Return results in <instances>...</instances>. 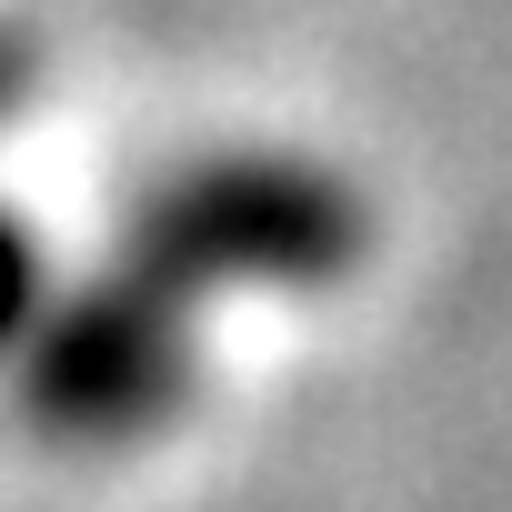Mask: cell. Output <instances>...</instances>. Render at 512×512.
<instances>
[{"label":"cell","instance_id":"6da1fadb","mask_svg":"<svg viewBox=\"0 0 512 512\" xmlns=\"http://www.w3.org/2000/svg\"><path fill=\"white\" fill-rule=\"evenodd\" d=\"M362 201L312 171V161H191L171 181L141 191L121 262H141L151 282H171L181 302L211 282H342L362 262Z\"/></svg>","mask_w":512,"mask_h":512},{"label":"cell","instance_id":"7a4b0ae2","mask_svg":"<svg viewBox=\"0 0 512 512\" xmlns=\"http://www.w3.org/2000/svg\"><path fill=\"white\" fill-rule=\"evenodd\" d=\"M181 382H191V302L141 262H111L91 292H71L31 352V412L71 442L151 432L181 402Z\"/></svg>","mask_w":512,"mask_h":512}]
</instances>
